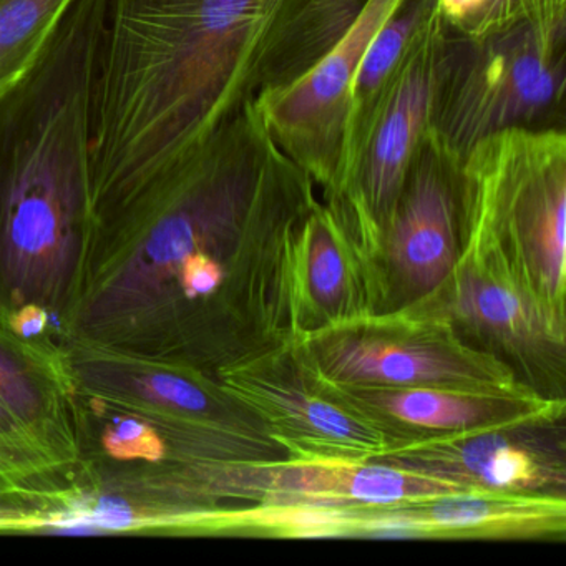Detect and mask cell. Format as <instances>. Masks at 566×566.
Here are the masks:
<instances>
[{"label":"cell","instance_id":"6da1fadb","mask_svg":"<svg viewBox=\"0 0 566 566\" xmlns=\"http://www.w3.org/2000/svg\"><path fill=\"white\" fill-rule=\"evenodd\" d=\"M367 0H107L92 201L130 207L258 98L290 87Z\"/></svg>","mask_w":566,"mask_h":566},{"label":"cell","instance_id":"7a4b0ae2","mask_svg":"<svg viewBox=\"0 0 566 566\" xmlns=\"http://www.w3.org/2000/svg\"><path fill=\"white\" fill-rule=\"evenodd\" d=\"M566 128H509L460 167L457 261L515 287L566 331Z\"/></svg>","mask_w":566,"mask_h":566},{"label":"cell","instance_id":"3957f363","mask_svg":"<svg viewBox=\"0 0 566 566\" xmlns=\"http://www.w3.org/2000/svg\"><path fill=\"white\" fill-rule=\"evenodd\" d=\"M566 28L518 24L447 38L437 69L429 130L462 158L509 128H565Z\"/></svg>","mask_w":566,"mask_h":566},{"label":"cell","instance_id":"277c9868","mask_svg":"<svg viewBox=\"0 0 566 566\" xmlns=\"http://www.w3.org/2000/svg\"><path fill=\"white\" fill-rule=\"evenodd\" d=\"M294 346L311 374L327 382L467 390L528 387L509 364L463 340L446 317L413 306L333 324L296 337Z\"/></svg>","mask_w":566,"mask_h":566},{"label":"cell","instance_id":"5b68a950","mask_svg":"<svg viewBox=\"0 0 566 566\" xmlns=\"http://www.w3.org/2000/svg\"><path fill=\"white\" fill-rule=\"evenodd\" d=\"M446 38L447 25L436 8L407 51L353 178L337 197L324 203L366 258L374 277L407 170L429 132Z\"/></svg>","mask_w":566,"mask_h":566},{"label":"cell","instance_id":"8992f818","mask_svg":"<svg viewBox=\"0 0 566 566\" xmlns=\"http://www.w3.org/2000/svg\"><path fill=\"white\" fill-rule=\"evenodd\" d=\"M460 167L462 158L427 132L376 261L379 313L423 300L452 271L460 251Z\"/></svg>","mask_w":566,"mask_h":566},{"label":"cell","instance_id":"52a82bcc","mask_svg":"<svg viewBox=\"0 0 566 566\" xmlns=\"http://www.w3.org/2000/svg\"><path fill=\"white\" fill-rule=\"evenodd\" d=\"M294 340L221 373L224 389L266 423L287 455L369 460L402 446L327 397Z\"/></svg>","mask_w":566,"mask_h":566},{"label":"cell","instance_id":"ba28073f","mask_svg":"<svg viewBox=\"0 0 566 566\" xmlns=\"http://www.w3.org/2000/svg\"><path fill=\"white\" fill-rule=\"evenodd\" d=\"M410 306L446 317L463 340L509 364L530 389L565 399L566 331L489 271L455 261L443 283Z\"/></svg>","mask_w":566,"mask_h":566},{"label":"cell","instance_id":"9c48e42d","mask_svg":"<svg viewBox=\"0 0 566 566\" xmlns=\"http://www.w3.org/2000/svg\"><path fill=\"white\" fill-rule=\"evenodd\" d=\"M406 0H367L353 24L300 81L258 98L271 137L311 178L324 197L339 170L347 92L360 59Z\"/></svg>","mask_w":566,"mask_h":566},{"label":"cell","instance_id":"30bf717a","mask_svg":"<svg viewBox=\"0 0 566 566\" xmlns=\"http://www.w3.org/2000/svg\"><path fill=\"white\" fill-rule=\"evenodd\" d=\"M377 460L449 480L470 492L565 495L563 422L499 427L417 440Z\"/></svg>","mask_w":566,"mask_h":566},{"label":"cell","instance_id":"8fae6325","mask_svg":"<svg viewBox=\"0 0 566 566\" xmlns=\"http://www.w3.org/2000/svg\"><path fill=\"white\" fill-rule=\"evenodd\" d=\"M314 380L334 402L387 430L402 446L473 430L558 423L563 422L566 412V399H552L528 387L467 390L357 386L327 382L317 377Z\"/></svg>","mask_w":566,"mask_h":566},{"label":"cell","instance_id":"7c38bea8","mask_svg":"<svg viewBox=\"0 0 566 566\" xmlns=\"http://www.w3.org/2000/svg\"><path fill=\"white\" fill-rule=\"evenodd\" d=\"M221 486L253 503L390 506L470 490L390 465L382 460L286 455L268 462L228 463Z\"/></svg>","mask_w":566,"mask_h":566},{"label":"cell","instance_id":"4fadbf2b","mask_svg":"<svg viewBox=\"0 0 566 566\" xmlns=\"http://www.w3.org/2000/svg\"><path fill=\"white\" fill-rule=\"evenodd\" d=\"M291 297L297 337L379 313L369 263L324 203L311 211L294 241Z\"/></svg>","mask_w":566,"mask_h":566},{"label":"cell","instance_id":"5bb4252c","mask_svg":"<svg viewBox=\"0 0 566 566\" xmlns=\"http://www.w3.org/2000/svg\"><path fill=\"white\" fill-rule=\"evenodd\" d=\"M416 539H553L566 536V495L467 492L403 503Z\"/></svg>","mask_w":566,"mask_h":566},{"label":"cell","instance_id":"9a60e30c","mask_svg":"<svg viewBox=\"0 0 566 566\" xmlns=\"http://www.w3.org/2000/svg\"><path fill=\"white\" fill-rule=\"evenodd\" d=\"M433 12L436 0H406L360 59L347 92L336 184L324 197V203L337 197L353 178L407 51Z\"/></svg>","mask_w":566,"mask_h":566},{"label":"cell","instance_id":"2e32d148","mask_svg":"<svg viewBox=\"0 0 566 566\" xmlns=\"http://www.w3.org/2000/svg\"><path fill=\"white\" fill-rule=\"evenodd\" d=\"M366 506L314 503H253L227 515L224 526L241 535L266 538H356Z\"/></svg>","mask_w":566,"mask_h":566},{"label":"cell","instance_id":"e0dca14e","mask_svg":"<svg viewBox=\"0 0 566 566\" xmlns=\"http://www.w3.org/2000/svg\"><path fill=\"white\" fill-rule=\"evenodd\" d=\"M74 0H0V91L25 71Z\"/></svg>","mask_w":566,"mask_h":566},{"label":"cell","instance_id":"ac0fdd59","mask_svg":"<svg viewBox=\"0 0 566 566\" xmlns=\"http://www.w3.org/2000/svg\"><path fill=\"white\" fill-rule=\"evenodd\" d=\"M518 24L566 28V0H490L465 31L457 34L476 38Z\"/></svg>","mask_w":566,"mask_h":566},{"label":"cell","instance_id":"d6986e66","mask_svg":"<svg viewBox=\"0 0 566 566\" xmlns=\"http://www.w3.org/2000/svg\"><path fill=\"white\" fill-rule=\"evenodd\" d=\"M138 389L148 399L187 413H205L211 409L207 390L193 380L171 373H155L138 379Z\"/></svg>","mask_w":566,"mask_h":566},{"label":"cell","instance_id":"ffe728a7","mask_svg":"<svg viewBox=\"0 0 566 566\" xmlns=\"http://www.w3.org/2000/svg\"><path fill=\"white\" fill-rule=\"evenodd\" d=\"M0 400L21 417L31 416L38 409V392L25 374L0 353Z\"/></svg>","mask_w":566,"mask_h":566},{"label":"cell","instance_id":"44dd1931","mask_svg":"<svg viewBox=\"0 0 566 566\" xmlns=\"http://www.w3.org/2000/svg\"><path fill=\"white\" fill-rule=\"evenodd\" d=\"M151 436L147 423L137 417L115 419L114 427L107 436V446L117 455H140L150 443Z\"/></svg>","mask_w":566,"mask_h":566},{"label":"cell","instance_id":"7402d4cb","mask_svg":"<svg viewBox=\"0 0 566 566\" xmlns=\"http://www.w3.org/2000/svg\"><path fill=\"white\" fill-rule=\"evenodd\" d=\"M490 0H436L437 12L452 32H463Z\"/></svg>","mask_w":566,"mask_h":566},{"label":"cell","instance_id":"603a6c76","mask_svg":"<svg viewBox=\"0 0 566 566\" xmlns=\"http://www.w3.org/2000/svg\"><path fill=\"white\" fill-rule=\"evenodd\" d=\"M48 326V316L44 313H31L19 323V333L24 337H35Z\"/></svg>","mask_w":566,"mask_h":566}]
</instances>
